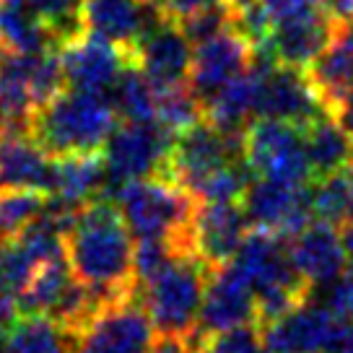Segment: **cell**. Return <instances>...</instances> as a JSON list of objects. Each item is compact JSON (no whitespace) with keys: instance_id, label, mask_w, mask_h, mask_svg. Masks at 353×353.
<instances>
[{"instance_id":"16","label":"cell","mask_w":353,"mask_h":353,"mask_svg":"<svg viewBox=\"0 0 353 353\" xmlns=\"http://www.w3.org/2000/svg\"><path fill=\"white\" fill-rule=\"evenodd\" d=\"M250 229L239 203H198L192 216V250L208 268L229 265Z\"/></svg>"},{"instance_id":"23","label":"cell","mask_w":353,"mask_h":353,"mask_svg":"<svg viewBox=\"0 0 353 353\" xmlns=\"http://www.w3.org/2000/svg\"><path fill=\"white\" fill-rule=\"evenodd\" d=\"M307 73L314 88L320 91L322 101L332 112L353 88V21L338 26L327 50L314 60V65Z\"/></svg>"},{"instance_id":"34","label":"cell","mask_w":353,"mask_h":353,"mask_svg":"<svg viewBox=\"0 0 353 353\" xmlns=\"http://www.w3.org/2000/svg\"><path fill=\"white\" fill-rule=\"evenodd\" d=\"M44 26L52 32L55 44L70 42L83 29V0H29Z\"/></svg>"},{"instance_id":"12","label":"cell","mask_w":353,"mask_h":353,"mask_svg":"<svg viewBox=\"0 0 353 353\" xmlns=\"http://www.w3.org/2000/svg\"><path fill=\"white\" fill-rule=\"evenodd\" d=\"M338 26L341 23L322 8L281 21L270 29L268 42L263 44V50L257 52L254 60H268V63H278V65L309 70L314 65V60L327 50Z\"/></svg>"},{"instance_id":"4","label":"cell","mask_w":353,"mask_h":353,"mask_svg":"<svg viewBox=\"0 0 353 353\" xmlns=\"http://www.w3.org/2000/svg\"><path fill=\"white\" fill-rule=\"evenodd\" d=\"M210 268L195 252L176 257L159 278L135 288L159 335L190 338L198 327Z\"/></svg>"},{"instance_id":"25","label":"cell","mask_w":353,"mask_h":353,"mask_svg":"<svg viewBox=\"0 0 353 353\" xmlns=\"http://www.w3.org/2000/svg\"><path fill=\"white\" fill-rule=\"evenodd\" d=\"M0 42L13 55L57 50L55 37L29 6V0H0Z\"/></svg>"},{"instance_id":"13","label":"cell","mask_w":353,"mask_h":353,"mask_svg":"<svg viewBox=\"0 0 353 353\" xmlns=\"http://www.w3.org/2000/svg\"><path fill=\"white\" fill-rule=\"evenodd\" d=\"M254 44L250 37L232 26L226 32L216 34L213 39L195 47L192 55V70H190V86L200 99H208L219 88L232 83L254 65Z\"/></svg>"},{"instance_id":"43","label":"cell","mask_w":353,"mask_h":353,"mask_svg":"<svg viewBox=\"0 0 353 353\" xmlns=\"http://www.w3.org/2000/svg\"><path fill=\"white\" fill-rule=\"evenodd\" d=\"M332 114H335V120L343 125V130L351 135L353 141V88L343 97L341 101H338V107L332 110Z\"/></svg>"},{"instance_id":"18","label":"cell","mask_w":353,"mask_h":353,"mask_svg":"<svg viewBox=\"0 0 353 353\" xmlns=\"http://www.w3.org/2000/svg\"><path fill=\"white\" fill-rule=\"evenodd\" d=\"M338 327V317L322 301H301L276 322L260 327L270 353H320Z\"/></svg>"},{"instance_id":"27","label":"cell","mask_w":353,"mask_h":353,"mask_svg":"<svg viewBox=\"0 0 353 353\" xmlns=\"http://www.w3.org/2000/svg\"><path fill=\"white\" fill-rule=\"evenodd\" d=\"M3 353H73V335L47 314H21Z\"/></svg>"},{"instance_id":"10","label":"cell","mask_w":353,"mask_h":353,"mask_svg":"<svg viewBox=\"0 0 353 353\" xmlns=\"http://www.w3.org/2000/svg\"><path fill=\"white\" fill-rule=\"evenodd\" d=\"M242 208L252 229L278 234L283 239H294L314 221L312 210V188L291 185L276 179L254 176L242 198Z\"/></svg>"},{"instance_id":"5","label":"cell","mask_w":353,"mask_h":353,"mask_svg":"<svg viewBox=\"0 0 353 353\" xmlns=\"http://www.w3.org/2000/svg\"><path fill=\"white\" fill-rule=\"evenodd\" d=\"M244 161L257 179L307 185L312 179L304 130L283 120H252L242 135Z\"/></svg>"},{"instance_id":"42","label":"cell","mask_w":353,"mask_h":353,"mask_svg":"<svg viewBox=\"0 0 353 353\" xmlns=\"http://www.w3.org/2000/svg\"><path fill=\"white\" fill-rule=\"evenodd\" d=\"M320 6L338 23L353 21V0H320Z\"/></svg>"},{"instance_id":"35","label":"cell","mask_w":353,"mask_h":353,"mask_svg":"<svg viewBox=\"0 0 353 353\" xmlns=\"http://www.w3.org/2000/svg\"><path fill=\"white\" fill-rule=\"evenodd\" d=\"M179 23H182L185 34L190 37V42L198 47V44L213 39L216 34L236 26V6L232 0H223L219 6H210L205 11L192 13V16L182 19Z\"/></svg>"},{"instance_id":"32","label":"cell","mask_w":353,"mask_h":353,"mask_svg":"<svg viewBox=\"0 0 353 353\" xmlns=\"http://www.w3.org/2000/svg\"><path fill=\"white\" fill-rule=\"evenodd\" d=\"M312 210H314V219L332 223V226H341V223L345 226L351 221V195H348L345 172L314 179V185H312Z\"/></svg>"},{"instance_id":"40","label":"cell","mask_w":353,"mask_h":353,"mask_svg":"<svg viewBox=\"0 0 353 353\" xmlns=\"http://www.w3.org/2000/svg\"><path fill=\"white\" fill-rule=\"evenodd\" d=\"M320 353H353V325L338 320V327L332 330L330 341L325 343Z\"/></svg>"},{"instance_id":"1","label":"cell","mask_w":353,"mask_h":353,"mask_svg":"<svg viewBox=\"0 0 353 353\" xmlns=\"http://www.w3.org/2000/svg\"><path fill=\"white\" fill-rule=\"evenodd\" d=\"M132 234L117 205L99 198L81 208L65 234V254L73 276L97 296L101 307L135 294Z\"/></svg>"},{"instance_id":"2","label":"cell","mask_w":353,"mask_h":353,"mask_svg":"<svg viewBox=\"0 0 353 353\" xmlns=\"http://www.w3.org/2000/svg\"><path fill=\"white\" fill-rule=\"evenodd\" d=\"M117 110L107 91L65 86L37 110L32 135L52 156L97 154L117 128Z\"/></svg>"},{"instance_id":"21","label":"cell","mask_w":353,"mask_h":353,"mask_svg":"<svg viewBox=\"0 0 353 353\" xmlns=\"http://www.w3.org/2000/svg\"><path fill=\"white\" fill-rule=\"evenodd\" d=\"M104 192H110V176H107L101 151L55 156L52 185H50L52 200H60L73 208H83L88 203L99 200Z\"/></svg>"},{"instance_id":"6","label":"cell","mask_w":353,"mask_h":353,"mask_svg":"<svg viewBox=\"0 0 353 353\" xmlns=\"http://www.w3.org/2000/svg\"><path fill=\"white\" fill-rule=\"evenodd\" d=\"M156 327L138 291L110 301L73 335V353H151Z\"/></svg>"},{"instance_id":"11","label":"cell","mask_w":353,"mask_h":353,"mask_svg":"<svg viewBox=\"0 0 353 353\" xmlns=\"http://www.w3.org/2000/svg\"><path fill=\"white\" fill-rule=\"evenodd\" d=\"M242 325H257V299L250 281L232 263L210 268L203 307H200L198 327L188 341L192 348L210 335L234 330Z\"/></svg>"},{"instance_id":"46","label":"cell","mask_w":353,"mask_h":353,"mask_svg":"<svg viewBox=\"0 0 353 353\" xmlns=\"http://www.w3.org/2000/svg\"><path fill=\"white\" fill-rule=\"evenodd\" d=\"M11 50H8V47H6V44L0 42V70H3V65H6V63H8V60H11Z\"/></svg>"},{"instance_id":"15","label":"cell","mask_w":353,"mask_h":353,"mask_svg":"<svg viewBox=\"0 0 353 353\" xmlns=\"http://www.w3.org/2000/svg\"><path fill=\"white\" fill-rule=\"evenodd\" d=\"M195 44L190 42L182 23L161 19L145 34L132 52V63L143 68L156 88H174L190 83Z\"/></svg>"},{"instance_id":"22","label":"cell","mask_w":353,"mask_h":353,"mask_svg":"<svg viewBox=\"0 0 353 353\" xmlns=\"http://www.w3.org/2000/svg\"><path fill=\"white\" fill-rule=\"evenodd\" d=\"M257 81H260V70H257V63H254L247 73L234 78L232 83L219 88L216 94H210L208 99H203V117L210 125H216L219 130L232 132V135H244L250 122L257 117L254 114Z\"/></svg>"},{"instance_id":"36","label":"cell","mask_w":353,"mask_h":353,"mask_svg":"<svg viewBox=\"0 0 353 353\" xmlns=\"http://www.w3.org/2000/svg\"><path fill=\"white\" fill-rule=\"evenodd\" d=\"M195 353H270L257 325H242L234 330L210 335L195 345Z\"/></svg>"},{"instance_id":"20","label":"cell","mask_w":353,"mask_h":353,"mask_svg":"<svg viewBox=\"0 0 353 353\" xmlns=\"http://www.w3.org/2000/svg\"><path fill=\"white\" fill-rule=\"evenodd\" d=\"M55 156L32 130L0 132V190H42L50 195Z\"/></svg>"},{"instance_id":"24","label":"cell","mask_w":353,"mask_h":353,"mask_svg":"<svg viewBox=\"0 0 353 353\" xmlns=\"http://www.w3.org/2000/svg\"><path fill=\"white\" fill-rule=\"evenodd\" d=\"M301 130H304V145H307L309 166H312V179L345 172V166L353 161V141L332 112L309 122Z\"/></svg>"},{"instance_id":"47","label":"cell","mask_w":353,"mask_h":353,"mask_svg":"<svg viewBox=\"0 0 353 353\" xmlns=\"http://www.w3.org/2000/svg\"><path fill=\"white\" fill-rule=\"evenodd\" d=\"M3 345H6V341H3V330H0V353H3Z\"/></svg>"},{"instance_id":"8","label":"cell","mask_w":353,"mask_h":353,"mask_svg":"<svg viewBox=\"0 0 353 353\" xmlns=\"http://www.w3.org/2000/svg\"><path fill=\"white\" fill-rule=\"evenodd\" d=\"M242 159V135L223 132L208 120H200L190 130L172 138L164 176L174 179L182 190L192 192L208 174Z\"/></svg>"},{"instance_id":"29","label":"cell","mask_w":353,"mask_h":353,"mask_svg":"<svg viewBox=\"0 0 353 353\" xmlns=\"http://www.w3.org/2000/svg\"><path fill=\"white\" fill-rule=\"evenodd\" d=\"M203 117V99L192 91L190 83L174 88H159V99H156V125L166 130L172 138L179 132L190 130L192 125H198Z\"/></svg>"},{"instance_id":"33","label":"cell","mask_w":353,"mask_h":353,"mask_svg":"<svg viewBox=\"0 0 353 353\" xmlns=\"http://www.w3.org/2000/svg\"><path fill=\"white\" fill-rule=\"evenodd\" d=\"M42 263H37L19 236L0 242V291L21 299L23 288L29 286L34 270Z\"/></svg>"},{"instance_id":"9","label":"cell","mask_w":353,"mask_h":353,"mask_svg":"<svg viewBox=\"0 0 353 353\" xmlns=\"http://www.w3.org/2000/svg\"><path fill=\"white\" fill-rule=\"evenodd\" d=\"M254 63L260 70L254 120L265 117V120H283L307 128L309 122L330 112L307 70L278 65L268 60H254Z\"/></svg>"},{"instance_id":"7","label":"cell","mask_w":353,"mask_h":353,"mask_svg":"<svg viewBox=\"0 0 353 353\" xmlns=\"http://www.w3.org/2000/svg\"><path fill=\"white\" fill-rule=\"evenodd\" d=\"M169 148H172V135L161 130L156 122L117 125L101 148L110 190L145 176H164Z\"/></svg>"},{"instance_id":"44","label":"cell","mask_w":353,"mask_h":353,"mask_svg":"<svg viewBox=\"0 0 353 353\" xmlns=\"http://www.w3.org/2000/svg\"><path fill=\"white\" fill-rule=\"evenodd\" d=\"M343 247H345L348 260L353 263V221H348V223H345V229H343Z\"/></svg>"},{"instance_id":"30","label":"cell","mask_w":353,"mask_h":353,"mask_svg":"<svg viewBox=\"0 0 353 353\" xmlns=\"http://www.w3.org/2000/svg\"><path fill=\"white\" fill-rule=\"evenodd\" d=\"M50 195L42 190H0V239H13L39 219Z\"/></svg>"},{"instance_id":"31","label":"cell","mask_w":353,"mask_h":353,"mask_svg":"<svg viewBox=\"0 0 353 353\" xmlns=\"http://www.w3.org/2000/svg\"><path fill=\"white\" fill-rule=\"evenodd\" d=\"M195 252L190 244L176 242V239H138L135 252H132V276H135V288L151 283L159 278L169 265L182 254Z\"/></svg>"},{"instance_id":"14","label":"cell","mask_w":353,"mask_h":353,"mask_svg":"<svg viewBox=\"0 0 353 353\" xmlns=\"http://www.w3.org/2000/svg\"><path fill=\"white\" fill-rule=\"evenodd\" d=\"M57 52L68 86L107 94L122 73V68L132 60L122 47L94 32H81L70 42L60 44Z\"/></svg>"},{"instance_id":"19","label":"cell","mask_w":353,"mask_h":353,"mask_svg":"<svg viewBox=\"0 0 353 353\" xmlns=\"http://www.w3.org/2000/svg\"><path fill=\"white\" fill-rule=\"evenodd\" d=\"M288 254L296 273L304 278V283L312 291L335 281L345 270L348 260L343 247V234L338 232V226L325 221L309 223L304 232L288 239Z\"/></svg>"},{"instance_id":"45","label":"cell","mask_w":353,"mask_h":353,"mask_svg":"<svg viewBox=\"0 0 353 353\" xmlns=\"http://www.w3.org/2000/svg\"><path fill=\"white\" fill-rule=\"evenodd\" d=\"M345 182H348V195H351V221H353V161L345 166Z\"/></svg>"},{"instance_id":"28","label":"cell","mask_w":353,"mask_h":353,"mask_svg":"<svg viewBox=\"0 0 353 353\" xmlns=\"http://www.w3.org/2000/svg\"><path fill=\"white\" fill-rule=\"evenodd\" d=\"M110 97L114 110L125 122H156V99L159 88L143 73L138 63H128L117 81L112 83Z\"/></svg>"},{"instance_id":"3","label":"cell","mask_w":353,"mask_h":353,"mask_svg":"<svg viewBox=\"0 0 353 353\" xmlns=\"http://www.w3.org/2000/svg\"><path fill=\"white\" fill-rule=\"evenodd\" d=\"M114 205L132 236L176 239L192 247L195 198L169 176H145L114 190Z\"/></svg>"},{"instance_id":"17","label":"cell","mask_w":353,"mask_h":353,"mask_svg":"<svg viewBox=\"0 0 353 353\" xmlns=\"http://www.w3.org/2000/svg\"><path fill=\"white\" fill-rule=\"evenodd\" d=\"M161 19L166 16L154 0H83V29L114 42L130 57Z\"/></svg>"},{"instance_id":"41","label":"cell","mask_w":353,"mask_h":353,"mask_svg":"<svg viewBox=\"0 0 353 353\" xmlns=\"http://www.w3.org/2000/svg\"><path fill=\"white\" fill-rule=\"evenodd\" d=\"M151 353H195V348L182 335H159L151 345Z\"/></svg>"},{"instance_id":"39","label":"cell","mask_w":353,"mask_h":353,"mask_svg":"<svg viewBox=\"0 0 353 353\" xmlns=\"http://www.w3.org/2000/svg\"><path fill=\"white\" fill-rule=\"evenodd\" d=\"M223 0H154V6L161 11V16L172 19V21H182L192 13L205 11L210 6H219Z\"/></svg>"},{"instance_id":"26","label":"cell","mask_w":353,"mask_h":353,"mask_svg":"<svg viewBox=\"0 0 353 353\" xmlns=\"http://www.w3.org/2000/svg\"><path fill=\"white\" fill-rule=\"evenodd\" d=\"M76 283L78 278L73 276L68 254L47 260L34 270L29 286L23 288L21 299H19L21 314H47V317H52Z\"/></svg>"},{"instance_id":"37","label":"cell","mask_w":353,"mask_h":353,"mask_svg":"<svg viewBox=\"0 0 353 353\" xmlns=\"http://www.w3.org/2000/svg\"><path fill=\"white\" fill-rule=\"evenodd\" d=\"M320 301L338 320L353 325V268L343 270L341 276L325 286V294H322Z\"/></svg>"},{"instance_id":"38","label":"cell","mask_w":353,"mask_h":353,"mask_svg":"<svg viewBox=\"0 0 353 353\" xmlns=\"http://www.w3.org/2000/svg\"><path fill=\"white\" fill-rule=\"evenodd\" d=\"M260 6V11L268 16V21L281 23L288 21V19H296V16H304L309 11H317L322 8L320 0H254Z\"/></svg>"}]
</instances>
